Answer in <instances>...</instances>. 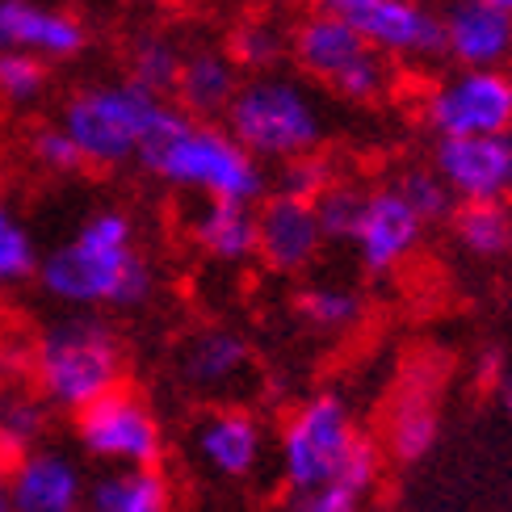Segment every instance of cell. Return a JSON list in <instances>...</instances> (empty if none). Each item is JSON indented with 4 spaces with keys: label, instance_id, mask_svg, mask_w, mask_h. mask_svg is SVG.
Returning a JSON list of instances; mask_svg holds the SVG:
<instances>
[{
    "label": "cell",
    "instance_id": "obj_1",
    "mask_svg": "<svg viewBox=\"0 0 512 512\" xmlns=\"http://www.w3.org/2000/svg\"><path fill=\"white\" fill-rule=\"evenodd\" d=\"M38 286L72 311H135L156 294V269L139 252L135 219L101 206L42 256Z\"/></svg>",
    "mask_w": 512,
    "mask_h": 512
},
{
    "label": "cell",
    "instance_id": "obj_2",
    "mask_svg": "<svg viewBox=\"0 0 512 512\" xmlns=\"http://www.w3.org/2000/svg\"><path fill=\"white\" fill-rule=\"evenodd\" d=\"M277 475L294 496L349 487L366 496L378 475V450L361 437L353 403L340 391H315L286 416L277 437Z\"/></svg>",
    "mask_w": 512,
    "mask_h": 512
},
{
    "label": "cell",
    "instance_id": "obj_3",
    "mask_svg": "<svg viewBox=\"0 0 512 512\" xmlns=\"http://www.w3.org/2000/svg\"><path fill=\"white\" fill-rule=\"evenodd\" d=\"M139 164L156 181L194 198L252 202V206L265 198V164L223 122L189 118L181 110L143 147Z\"/></svg>",
    "mask_w": 512,
    "mask_h": 512
},
{
    "label": "cell",
    "instance_id": "obj_4",
    "mask_svg": "<svg viewBox=\"0 0 512 512\" xmlns=\"http://www.w3.org/2000/svg\"><path fill=\"white\" fill-rule=\"evenodd\" d=\"M30 378L55 412L76 416L126 378V349L101 311H68L34 336Z\"/></svg>",
    "mask_w": 512,
    "mask_h": 512
},
{
    "label": "cell",
    "instance_id": "obj_5",
    "mask_svg": "<svg viewBox=\"0 0 512 512\" xmlns=\"http://www.w3.org/2000/svg\"><path fill=\"white\" fill-rule=\"evenodd\" d=\"M173 114L177 105H168V97L126 76L72 93L59 126L80 147L84 168H122L143 156V147L173 122Z\"/></svg>",
    "mask_w": 512,
    "mask_h": 512
},
{
    "label": "cell",
    "instance_id": "obj_6",
    "mask_svg": "<svg viewBox=\"0 0 512 512\" xmlns=\"http://www.w3.org/2000/svg\"><path fill=\"white\" fill-rule=\"evenodd\" d=\"M223 126L236 135L261 164H282L294 156L319 152L328 139V114L311 97L303 80L261 72L240 84L236 101L227 105Z\"/></svg>",
    "mask_w": 512,
    "mask_h": 512
},
{
    "label": "cell",
    "instance_id": "obj_7",
    "mask_svg": "<svg viewBox=\"0 0 512 512\" xmlns=\"http://www.w3.org/2000/svg\"><path fill=\"white\" fill-rule=\"evenodd\" d=\"M290 59L298 72L328 84L336 97L353 105H370L387 93V55L370 47V38L357 30L349 13L315 9L294 26L290 34Z\"/></svg>",
    "mask_w": 512,
    "mask_h": 512
},
{
    "label": "cell",
    "instance_id": "obj_8",
    "mask_svg": "<svg viewBox=\"0 0 512 512\" xmlns=\"http://www.w3.org/2000/svg\"><path fill=\"white\" fill-rule=\"evenodd\" d=\"M76 445L97 466H160L164 458V424L156 408L139 391H110L72 416Z\"/></svg>",
    "mask_w": 512,
    "mask_h": 512
},
{
    "label": "cell",
    "instance_id": "obj_9",
    "mask_svg": "<svg viewBox=\"0 0 512 512\" xmlns=\"http://www.w3.org/2000/svg\"><path fill=\"white\" fill-rule=\"evenodd\" d=\"M424 122L437 139L512 131V76L504 68H454L424 97Z\"/></svg>",
    "mask_w": 512,
    "mask_h": 512
},
{
    "label": "cell",
    "instance_id": "obj_10",
    "mask_svg": "<svg viewBox=\"0 0 512 512\" xmlns=\"http://www.w3.org/2000/svg\"><path fill=\"white\" fill-rule=\"evenodd\" d=\"M5 492L13 512H84L89 508V471L63 445L42 441L26 458L9 462Z\"/></svg>",
    "mask_w": 512,
    "mask_h": 512
},
{
    "label": "cell",
    "instance_id": "obj_11",
    "mask_svg": "<svg viewBox=\"0 0 512 512\" xmlns=\"http://www.w3.org/2000/svg\"><path fill=\"white\" fill-rule=\"evenodd\" d=\"M194 458L202 462L206 475H215L223 483H248L261 475V466L269 458V433L256 412L240 408V403H223L210 408L194 424Z\"/></svg>",
    "mask_w": 512,
    "mask_h": 512
},
{
    "label": "cell",
    "instance_id": "obj_12",
    "mask_svg": "<svg viewBox=\"0 0 512 512\" xmlns=\"http://www.w3.org/2000/svg\"><path fill=\"white\" fill-rule=\"evenodd\" d=\"M420 236H424V219L412 210V202L399 194V185L366 189V206H361L357 231L349 240L361 269L374 277L395 273L416 252Z\"/></svg>",
    "mask_w": 512,
    "mask_h": 512
},
{
    "label": "cell",
    "instance_id": "obj_13",
    "mask_svg": "<svg viewBox=\"0 0 512 512\" xmlns=\"http://www.w3.org/2000/svg\"><path fill=\"white\" fill-rule=\"evenodd\" d=\"M433 168L462 206L508 202L512 198V131L475 135V139H441Z\"/></svg>",
    "mask_w": 512,
    "mask_h": 512
},
{
    "label": "cell",
    "instance_id": "obj_14",
    "mask_svg": "<svg viewBox=\"0 0 512 512\" xmlns=\"http://www.w3.org/2000/svg\"><path fill=\"white\" fill-rule=\"evenodd\" d=\"M324 248V227H319L315 202L273 194L256 202V256L273 273H303L315 265Z\"/></svg>",
    "mask_w": 512,
    "mask_h": 512
},
{
    "label": "cell",
    "instance_id": "obj_15",
    "mask_svg": "<svg viewBox=\"0 0 512 512\" xmlns=\"http://www.w3.org/2000/svg\"><path fill=\"white\" fill-rule=\"evenodd\" d=\"M89 47V30L68 9L47 0H0V51H26L47 63L76 59Z\"/></svg>",
    "mask_w": 512,
    "mask_h": 512
},
{
    "label": "cell",
    "instance_id": "obj_16",
    "mask_svg": "<svg viewBox=\"0 0 512 512\" xmlns=\"http://www.w3.org/2000/svg\"><path fill=\"white\" fill-rule=\"evenodd\" d=\"M441 55L454 68H508L512 63V13L483 0H454L441 13Z\"/></svg>",
    "mask_w": 512,
    "mask_h": 512
},
{
    "label": "cell",
    "instance_id": "obj_17",
    "mask_svg": "<svg viewBox=\"0 0 512 512\" xmlns=\"http://www.w3.org/2000/svg\"><path fill=\"white\" fill-rule=\"evenodd\" d=\"M353 21L387 59H433L445 42L441 13H433L424 0H374L353 13Z\"/></svg>",
    "mask_w": 512,
    "mask_h": 512
},
{
    "label": "cell",
    "instance_id": "obj_18",
    "mask_svg": "<svg viewBox=\"0 0 512 512\" xmlns=\"http://www.w3.org/2000/svg\"><path fill=\"white\" fill-rule=\"evenodd\" d=\"M252 370V349L231 328H202L177 349V378L198 395H223Z\"/></svg>",
    "mask_w": 512,
    "mask_h": 512
},
{
    "label": "cell",
    "instance_id": "obj_19",
    "mask_svg": "<svg viewBox=\"0 0 512 512\" xmlns=\"http://www.w3.org/2000/svg\"><path fill=\"white\" fill-rule=\"evenodd\" d=\"M240 63L231 59L227 51L215 47H198V51H185L181 59V76H177V89L173 101L177 110L189 118H206V122H223L227 105L236 101L240 93Z\"/></svg>",
    "mask_w": 512,
    "mask_h": 512
},
{
    "label": "cell",
    "instance_id": "obj_20",
    "mask_svg": "<svg viewBox=\"0 0 512 512\" xmlns=\"http://www.w3.org/2000/svg\"><path fill=\"white\" fill-rule=\"evenodd\" d=\"M194 244L219 265H244L256 256V206L252 202H219L202 198L189 219Z\"/></svg>",
    "mask_w": 512,
    "mask_h": 512
},
{
    "label": "cell",
    "instance_id": "obj_21",
    "mask_svg": "<svg viewBox=\"0 0 512 512\" xmlns=\"http://www.w3.org/2000/svg\"><path fill=\"white\" fill-rule=\"evenodd\" d=\"M84 512H173V483L160 466H101Z\"/></svg>",
    "mask_w": 512,
    "mask_h": 512
},
{
    "label": "cell",
    "instance_id": "obj_22",
    "mask_svg": "<svg viewBox=\"0 0 512 512\" xmlns=\"http://www.w3.org/2000/svg\"><path fill=\"white\" fill-rule=\"evenodd\" d=\"M51 403L26 382H0V471L51 437Z\"/></svg>",
    "mask_w": 512,
    "mask_h": 512
},
{
    "label": "cell",
    "instance_id": "obj_23",
    "mask_svg": "<svg viewBox=\"0 0 512 512\" xmlns=\"http://www.w3.org/2000/svg\"><path fill=\"white\" fill-rule=\"evenodd\" d=\"M437 441V408H433V395H403L399 408L391 412V429H387V450L399 462H416L433 450Z\"/></svg>",
    "mask_w": 512,
    "mask_h": 512
},
{
    "label": "cell",
    "instance_id": "obj_24",
    "mask_svg": "<svg viewBox=\"0 0 512 512\" xmlns=\"http://www.w3.org/2000/svg\"><path fill=\"white\" fill-rule=\"evenodd\" d=\"M303 324H311L315 332H349L357 319H361V294L353 286H340V282H311L298 290L294 298Z\"/></svg>",
    "mask_w": 512,
    "mask_h": 512
},
{
    "label": "cell",
    "instance_id": "obj_25",
    "mask_svg": "<svg viewBox=\"0 0 512 512\" xmlns=\"http://www.w3.org/2000/svg\"><path fill=\"white\" fill-rule=\"evenodd\" d=\"M454 231L471 256H500L512 248V215L504 202H466L454 219Z\"/></svg>",
    "mask_w": 512,
    "mask_h": 512
},
{
    "label": "cell",
    "instance_id": "obj_26",
    "mask_svg": "<svg viewBox=\"0 0 512 512\" xmlns=\"http://www.w3.org/2000/svg\"><path fill=\"white\" fill-rule=\"evenodd\" d=\"M38 240L30 223L17 215L9 202H0V290L26 286L30 277H38Z\"/></svg>",
    "mask_w": 512,
    "mask_h": 512
},
{
    "label": "cell",
    "instance_id": "obj_27",
    "mask_svg": "<svg viewBox=\"0 0 512 512\" xmlns=\"http://www.w3.org/2000/svg\"><path fill=\"white\" fill-rule=\"evenodd\" d=\"M227 55L240 63V72H273L277 63L290 55V34H282V26H273L265 17H248L231 30Z\"/></svg>",
    "mask_w": 512,
    "mask_h": 512
},
{
    "label": "cell",
    "instance_id": "obj_28",
    "mask_svg": "<svg viewBox=\"0 0 512 512\" xmlns=\"http://www.w3.org/2000/svg\"><path fill=\"white\" fill-rule=\"evenodd\" d=\"M181 59H185V51L173 38L147 34V38L135 42V51H131V80L143 84V89L160 93V97H173L177 76H181Z\"/></svg>",
    "mask_w": 512,
    "mask_h": 512
},
{
    "label": "cell",
    "instance_id": "obj_29",
    "mask_svg": "<svg viewBox=\"0 0 512 512\" xmlns=\"http://www.w3.org/2000/svg\"><path fill=\"white\" fill-rule=\"evenodd\" d=\"M51 89V63L26 51H0V101L38 105Z\"/></svg>",
    "mask_w": 512,
    "mask_h": 512
},
{
    "label": "cell",
    "instance_id": "obj_30",
    "mask_svg": "<svg viewBox=\"0 0 512 512\" xmlns=\"http://www.w3.org/2000/svg\"><path fill=\"white\" fill-rule=\"evenodd\" d=\"M361 206H366V189L332 181L324 194L315 198V215H319V227H324V240L349 244L357 231V219H361Z\"/></svg>",
    "mask_w": 512,
    "mask_h": 512
},
{
    "label": "cell",
    "instance_id": "obj_31",
    "mask_svg": "<svg viewBox=\"0 0 512 512\" xmlns=\"http://www.w3.org/2000/svg\"><path fill=\"white\" fill-rule=\"evenodd\" d=\"M399 194L412 202V210H416V215H420L424 223L445 219V215H450V206L458 202V198L450 194V185L441 181L437 168H412V173H403Z\"/></svg>",
    "mask_w": 512,
    "mask_h": 512
},
{
    "label": "cell",
    "instance_id": "obj_32",
    "mask_svg": "<svg viewBox=\"0 0 512 512\" xmlns=\"http://www.w3.org/2000/svg\"><path fill=\"white\" fill-rule=\"evenodd\" d=\"M332 181H336L332 160H324L319 152H307V156L282 160V173H277V194H290V198H307V202H315Z\"/></svg>",
    "mask_w": 512,
    "mask_h": 512
},
{
    "label": "cell",
    "instance_id": "obj_33",
    "mask_svg": "<svg viewBox=\"0 0 512 512\" xmlns=\"http://www.w3.org/2000/svg\"><path fill=\"white\" fill-rule=\"evenodd\" d=\"M34 160L47 168V173L55 177H68V173H80L84 160H80V147L72 143V135L63 131V126H42V131L34 135Z\"/></svg>",
    "mask_w": 512,
    "mask_h": 512
},
{
    "label": "cell",
    "instance_id": "obj_34",
    "mask_svg": "<svg viewBox=\"0 0 512 512\" xmlns=\"http://www.w3.org/2000/svg\"><path fill=\"white\" fill-rule=\"evenodd\" d=\"M361 496L349 492V487H324V492L303 496V508L298 512H357Z\"/></svg>",
    "mask_w": 512,
    "mask_h": 512
},
{
    "label": "cell",
    "instance_id": "obj_35",
    "mask_svg": "<svg viewBox=\"0 0 512 512\" xmlns=\"http://www.w3.org/2000/svg\"><path fill=\"white\" fill-rule=\"evenodd\" d=\"M319 5H324V9H336V13H361V9H366V5H374V0H319Z\"/></svg>",
    "mask_w": 512,
    "mask_h": 512
},
{
    "label": "cell",
    "instance_id": "obj_36",
    "mask_svg": "<svg viewBox=\"0 0 512 512\" xmlns=\"http://www.w3.org/2000/svg\"><path fill=\"white\" fill-rule=\"evenodd\" d=\"M500 399H504V412H508V416H512V378H508V382H504V391H500Z\"/></svg>",
    "mask_w": 512,
    "mask_h": 512
},
{
    "label": "cell",
    "instance_id": "obj_37",
    "mask_svg": "<svg viewBox=\"0 0 512 512\" xmlns=\"http://www.w3.org/2000/svg\"><path fill=\"white\" fill-rule=\"evenodd\" d=\"M0 512H13L9 508V492H5V475H0Z\"/></svg>",
    "mask_w": 512,
    "mask_h": 512
},
{
    "label": "cell",
    "instance_id": "obj_38",
    "mask_svg": "<svg viewBox=\"0 0 512 512\" xmlns=\"http://www.w3.org/2000/svg\"><path fill=\"white\" fill-rule=\"evenodd\" d=\"M483 5H492V9H500V13H512V0H483Z\"/></svg>",
    "mask_w": 512,
    "mask_h": 512
}]
</instances>
